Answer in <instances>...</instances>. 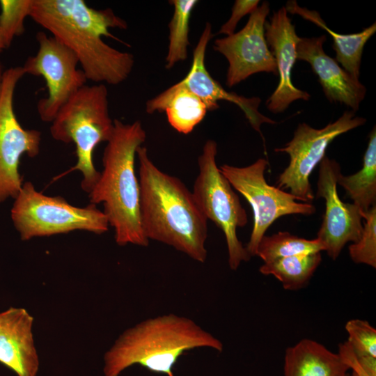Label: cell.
Instances as JSON below:
<instances>
[{
  "instance_id": "6da1fadb",
  "label": "cell",
  "mask_w": 376,
  "mask_h": 376,
  "mask_svg": "<svg viewBox=\"0 0 376 376\" xmlns=\"http://www.w3.org/2000/svg\"><path fill=\"white\" fill-rule=\"evenodd\" d=\"M29 17L74 52L87 80L116 85L130 75L134 56L102 39L120 41L109 29L127 28L111 8L96 10L84 0H32Z\"/></svg>"
},
{
  "instance_id": "7a4b0ae2",
  "label": "cell",
  "mask_w": 376,
  "mask_h": 376,
  "mask_svg": "<svg viewBox=\"0 0 376 376\" xmlns=\"http://www.w3.org/2000/svg\"><path fill=\"white\" fill-rule=\"evenodd\" d=\"M140 187V219L146 237L173 247L205 263L207 220L191 191L178 178L160 170L147 148L136 150Z\"/></svg>"
},
{
  "instance_id": "3957f363",
  "label": "cell",
  "mask_w": 376,
  "mask_h": 376,
  "mask_svg": "<svg viewBox=\"0 0 376 376\" xmlns=\"http://www.w3.org/2000/svg\"><path fill=\"white\" fill-rule=\"evenodd\" d=\"M146 134L139 120H113V130L102 157L103 170L88 193L91 204L102 203L120 246H147L140 219V187L135 173L136 150Z\"/></svg>"
},
{
  "instance_id": "277c9868",
  "label": "cell",
  "mask_w": 376,
  "mask_h": 376,
  "mask_svg": "<svg viewBox=\"0 0 376 376\" xmlns=\"http://www.w3.org/2000/svg\"><path fill=\"white\" fill-rule=\"evenodd\" d=\"M222 352L224 345L191 318L174 313L148 318L126 329L104 356V376H119L138 364L167 376L179 357L195 348Z\"/></svg>"
},
{
  "instance_id": "5b68a950",
  "label": "cell",
  "mask_w": 376,
  "mask_h": 376,
  "mask_svg": "<svg viewBox=\"0 0 376 376\" xmlns=\"http://www.w3.org/2000/svg\"><path fill=\"white\" fill-rule=\"evenodd\" d=\"M113 130L109 110L108 91L103 84L84 85L61 108L52 122L50 134L58 141L74 143L77 163L71 171L83 175L81 188L89 193L100 173L93 163V152L107 142Z\"/></svg>"
},
{
  "instance_id": "8992f818",
  "label": "cell",
  "mask_w": 376,
  "mask_h": 376,
  "mask_svg": "<svg viewBox=\"0 0 376 376\" xmlns=\"http://www.w3.org/2000/svg\"><path fill=\"white\" fill-rule=\"evenodd\" d=\"M14 199L11 219L22 240L77 230L102 234L109 226L105 214L95 205L74 206L63 198L38 191L31 182L23 183Z\"/></svg>"
},
{
  "instance_id": "52a82bcc",
  "label": "cell",
  "mask_w": 376,
  "mask_h": 376,
  "mask_svg": "<svg viewBox=\"0 0 376 376\" xmlns=\"http://www.w3.org/2000/svg\"><path fill=\"white\" fill-rule=\"evenodd\" d=\"M217 142L207 140L198 159V174L191 193L207 220L223 231L229 267L236 270L242 262L251 258L237 235V228L245 226L248 218L239 196L217 164Z\"/></svg>"
},
{
  "instance_id": "ba28073f",
  "label": "cell",
  "mask_w": 376,
  "mask_h": 376,
  "mask_svg": "<svg viewBox=\"0 0 376 376\" xmlns=\"http://www.w3.org/2000/svg\"><path fill=\"white\" fill-rule=\"evenodd\" d=\"M268 162L260 158L244 167L228 164L219 166L220 171L233 188L249 202L253 213V225L246 249L256 256L260 241L269 226L279 218L290 214L311 215L315 207L309 203L278 187L269 185L265 178Z\"/></svg>"
},
{
  "instance_id": "9c48e42d",
  "label": "cell",
  "mask_w": 376,
  "mask_h": 376,
  "mask_svg": "<svg viewBox=\"0 0 376 376\" xmlns=\"http://www.w3.org/2000/svg\"><path fill=\"white\" fill-rule=\"evenodd\" d=\"M366 122V118L347 110L336 121L321 129L313 128L305 123L299 124L292 139L283 147L274 150L276 152H285L290 157L288 166L276 181L278 188L289 189L300 201L311 203L315 196L309 177L326 156L329 145L338 136L363 125Z\"/></svg>"
},
{
  "instance_id": "30bf717a",
  "label": "cell",
  "mask_w": 376,
  "mask_h": 376,
  "mask_svg": "<svg viewBox=\"0 0 376 376\" xmlns=\"http://www.w3.org/2000/svg\"><path fill=\"white\" fill-rule=\"evenodd\" d=\"M38 49L29 56L22 68L25 75L44 78L47 96L37 103L41 120L52 123L61 108L88 81L74 52L53 36L45 32L36 34Z\"/></svg>"
},
{
  "instance_id": "8fae6325",
  "label": "cell",
  "mask_w": 376,
  "mask_h": 376,
  "mask_svg": "<svg viewBox=\"0 0 376 376\" xmlns=\"http://www.w3.org/2000/svg\"><path fill=\"white\" fill-rule=\"evenodd\" d=\"M25 75L22 66L4 71L0 95V203L15 198L23 185L19 172L21 157H34L40 152L41 132L24 129L14 111L16 86Z\"/></svg>"
},
{
  "instance_id": "7c38bea8",
  "label": "cell",
  "mask_w": 376,
  "mask_h": 376,
  "mask_svg": "<svg viewBox=\"0 0 376 376\" xmlns=\"http://www.w3.org/2000/svg\"><path fill=\"white\" fill-rule=\"evenodd\" d=\"M269 13V4L264 1L250 15L240 31L214 40L213 49L228 62L226 84L229 88L258 72L277 76L275 60L265 36Z\"/></svg>"
},
{
  "instance_id": "4fadbf2b",
  "label": "cell",
  "mask_w": 376,
  "mask_h": 376,
  "mask_svg": "<svg viewBox=\"0 0 376 376\" xmlns=\"http://www.w3.org/2000/svg\"><path fill=\"white\" fill-rule=\"evenodd\" d=\"M319 164L316 197L324 199L326 207L316 238L323 244L327 255L335 260L347 243L359 240L363 218L357 205L343 202L338 196L340 164L327 156Z\"/></svg>"
},
{
  "instance_id": "5bb4252c",
  "label": "cell",
  "mask_w": 376,
  "mask_h": 376,
  "mask_svg": "<svg viewBox=\"0 0 376 376\" xmlns=\"http://www.w3.org/2000/svg\"><path fill=\"white\" fill-rule=\"evenodd\" d=\"M265 36L274 58L279 84L266 101L269 111L278 113L285 111L298 100H308L306 91L295 87L292 82V70L297 59V46L300 39L288 15L285 7L274 12L265 24Z\"/></svg>"
},
{
  "instance_id": "9a60e30c",
  "label": "cell",
  "mask_w": 376,
  "mask_h": 376,
  "mask_svg": "<svg viewBox=\"0 0 376 376\" xmlns=\"http://www.w3.org/2000/svg\"><path fill=\"white\" fill-rule=\"evenodd\" d=\"M212 36V25L207 22L193 52V59L189 72L176 84L200 97L208 111L217 109L219 107V100H226L236 104L244 112L251 126L262 135V124H275L276 122L258 111L261 100L258 97H246L227 91L207 70L205 64V51Z\"/></svg>"
},
{
  "instance_id": "2e32d148",
  "label": "cell",
  "mask_w": 376,
  "mask_h": 376,
  "mask_svg": "<svg viewBox=\"0 0 376 376\" xmlns=\"http://www.w3.org/2000/svg\"><path fill=\"white\" fill-rule=\"evenodd\" d=\"M326 40L325 35L300 38L297 59L310 64L330 102L343 104L355 112L366 96V88L325 53L323 45Z\"/></svg>"
},
{
  "instance_id": "e0dca14e",
  "label": "cell",
  "mask_w": 376,
  "mask_h": 376,
  "mask_svg": "<svg viewBox=\"0 0 376 376\" xmlns=\"http://www.w3.org/2000/svg\"><path fill=\"white\" fill-rule=\"evenodd\" d=\"M33 325V318L25 308L0 312V362L17 376H36L38 371Z\"/></svg>"
},
{
  "instance_id": "ac0fdd59",
  "label": "cell",
  "mask_w": 376,
  "mask_h": 376,
  "mask_svg": "<svg viewBox=\"0 0 376 376\" xmlns=\"http://www.w3.org/2000/svg\"><path fill=\"white\" fill-rule=\"evenodd\" d=\"M348 366L338 353L309 338H303L285 352L284 376H346Z\"/></svg>"
},
{
  "instance_id": "d6986e66",
  "label": "cell",
  "mask_w": 376,
  "mask_h": 376,
  "mask_svg": "<svg viewBox=\"0 0 376 376\" xmlns=\"http://www.w3.org/2000/svg\"><path fill=\"white\" fill-rule=\"evenodd\" d=\"M146 110L150 114L165 111L171 126L184 134L191 132L208 111L200 97L177 84L149 100Z\"/></svg>"
},
{
  "instance_id": "ffe728a7",
  "label": "cell",
  "mask_w": 376,
  "mask_h": 376,
  "mask_svg": "<svg viewBox=\"0 0 376 376\" xmlns=\"http://www.w3.org/2000/svg\"><path fill=\"white\" fill-rule=\"evenodd\" d=\"M285 8L288 13L298 15L329 33L333 39V49L336 52L335 60L354 79L359 80L363 47L376 32L375 23L359 33L341 34L331 30L318 12L301 7L296 1H288Z\"/></svg>"
},
{
  "instance_id": "44dd1931",
  "label": "cell",
  "mask_w": 376,
  "mask_h": 376,
  "mask_svg": "<svg viewBox=\"0 0 376 376\" xmlns=\"http://www.w3.org/2000/svg\"><path fill=\"white\" fill-rule=\"evenodd\" d=\"M369 140L363 155V166L357 173L343 175L340 173L337 185L359 207L361 212H367L376 205V130L369 134Z\"/></svg>"
},
{
  "instance_id": "7402d4cb",
  "label": "cell",
  "mask_w": 376,
  "mask_h": 376,
  "mask_svg": "<svg viewBox=\"0 0 376 376\" xmlns=\"http://www.w3.org/2000/svg\"><path fill=\"white\" fill-rule=\"evenodd\" d=\"M322 261L321 253L301 254L264 263L260 272L272 275L288 290H297L306 285Z\"/></svg>"
},
{
  "instance_id": "603a6c76",
  "label": "cell",
  "mask_w": 376,
  "mask_h": 376,
  "mask_svg": "<svg viewBox=\"0 0 376 376\" xmlns=\"http://www.w3.org/2000/svg\"><path fill=\"white\" fill-rule=\"evenodd\" d=\"M322 251H324V246L317 238L306 240L286 231H280L272 235L263 237L256 256L266 263L281 258L319 253Z\"/></svg>"
},
{
  "instance_id": "cb8c5ba5",
  "label": "cell",
  "mask_w": 376,
  "mask_h": 376,
  "mask_svg": "<svg viewBox=\"0 0 376 376\" xmlns=\"http://www.w3.org/2000/svg\"><path fill=\"white\" fill-rule=\"evenodd\" d=\"M169 2L173 6L174 11L169 24V42L166 57L167 69L187 57L190 17L198 3L196 0H171Z\"/></svg>"
},
{
  "instance_id": "d4e9b609",
  "label": "cell",
  "mask_w": 376,
  "mask_h": 376,
  "mask_svg": "<svg viewBox=\"0 0 376 376\" xmlns=\"http://www.w3.org/2000/svg\"><path fill=\"white\" fill-rule=\"evenodd\" d=\"M32 0H0V35L8 48L15 37L24 32Z\"/></svg>"
},
{
  "instance_id": "484cf974",
  "label": "cell",
  "mask_w": 376,
  "mask_h": 376,
  "mask_svg": "<svg viewBox=\"0 0 376 376\" xmlns=\"http://www.w3.org/2000/svg\"><path fill=\"white\" fill-rule=\"evenodd\" d=\"M365 224L359 240L348 247L353 262L376 267V205L361 212Z\"/></svg>"
},
{
  "instance_id": "4316f807",
  "label": "cell",
  "mask_w": 376,
  "mask_h": 376,
  "mask_svg": "<svg viewBox=\"0 0 376 376\" xmlns=\"http://www.w3.org/2000/svg\"><path fill=\"white\" fill-rule=\"evenodd\" d=\"M347 342L357 357H376V329L366 320L352 319L345 326Z\"/></svg>"
},
{
  "instance_id": "83f0119b",
  "label": "cell",
  "mask_w": 376,
  "mask_h": 376,
  "mask_svg": "<svg viewBox=\"0 0 376 376\" xmlns=\"http://www.w3.org/2000/svg\"><path fill=\"white\" fill-rule=\"evenodd\" d=\"M259 0H236L232 8V13L228 20L225 22L218 31V34L226 36L235 33L240 20L247 14H251L258 7Z\"/></svg>"
},
{
  "instance_id": "f1b7e54d",
  "label": "cell",
  "mask_w": 376,
  "mask_h": 376,
  "mask_svg": "<svg viewBox=\"0 0 376 376\" xmlns=\"http://www.w3.org/2000/svg\"><path fill=\"white\" fill-rule=\"evenodd\" d=\"M338 354L342 361L357 376H370L358 361L356 355L347 341L338 345Z\"/></svg>"
},
{
  "instance_id": "f546056e",
  "label": "cell",
  "mask_w": 376,
  "mask_h": 376,
  "mask_svg": "<svg viewBox=\"0 0 376 376\" xmlns=\"http://www.w3.org/2000/svg\"><path fill=\"white\" fill-rule=\"evenodd\" d=\"M4 71L5 70H3V66L1 63H0V95L1 93L2 79H3V75Z\"/></svg>"
},
{
  "instance_id": "4dcf8cb0",
  "label": "cell",
  "mask_w": 376,
  "mask_h": 376,
  "mask_svg": "<svg viewBox=\"0 0 376 376\" xmlns=\"http://www.w3.org/2000/svg\"><path fill=\"white\" fill-rule=\"evenodd\" d=\"M5 48H6L5 45L0 35V52H1Z\"/></svg>"
},
{
  "instance_id": "1f68e13d",
  "label": "cell",
  "mask_w": 376,
  "mask_h": 376,
  "mask_svg": "<svg viewBox=\"0 0 376 376\" xmlns=\"http://www.w3.org/2000/svg\"><path fill=\"white\" fill-rule=\"evenodd\" d=\"M346 376H357V375L354 373L353 372H352L351 373H348Z\"/></svg>"
}]
</instances>
